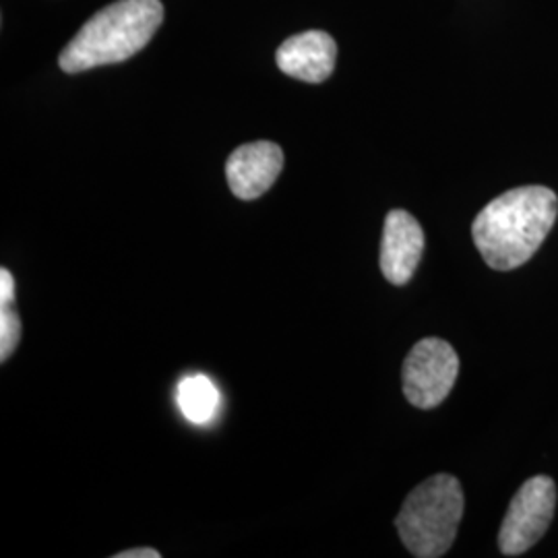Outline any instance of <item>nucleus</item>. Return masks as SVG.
<instances>
[{
  "mask_svg": "<svg viewBox=\"0 0 558 558\" xmlns=\"http://www.w3.org/2000/svg\"><path fill=\"white\" fill-rule=\"evenodd\" d=\"M558 216L548 186H518L490 201L472 223L482 259L497 271H513L534 257Z\"/></svg>",
  "mask_w": 558,
  "mask_h": 558,
  "instance_id": "nucleus-1",
  "label": "nucleus"
},
{
  "mask_svg": "<svg viewBox=\"0 0 558 558\" xmlns=\"http://www.w3.org/2000/svg\"><path fill=\"white\" fill-rule=\"evenodd\" d=\"M161 21L160 0H117L96 13L66 44L60 54V69L83 73L131 59L149 44Z\"/></svg>",
  "mask_w": 558,
  "mask_h": 558,
  "instance_id": "nucleus-2",
  "label": "nucleus"
},
{
  "mask_svg": "<svg viewBox=\"0 0 558 558\" xmlns=\"http://www.w3.org/2000/svg\"><path fill=\"white\" fill-rule=\"evenodd\" d=\"M463 515V490L458 478L437 474L418 484L403 502L396 527L403 546L418 558L447 555Z\"/></svg>",
  "mask_w": 558,
  "mask_h": 558,
  "instance_id": "nucleus-3",
  "label": "nucleus"
},
{
  "mask_svg": "<svg viewBox=\"0 0 558 558\" xmlns=\"http://www.w3.org/2000/svg\"><path fill=\"white\" fill-rule=\"evenodd\" d=\"M557 509V486L548 476H536L521 484L502 519L499 548L505 557L527 553L548 532Z\"/></svg>",
  "mask_w": 558,
  "mask_h": 558,
  "instance_id": "nucleus-4",
  "label": "nucleus"
},
{
  "mask_svg": "<svg viewBox=\"0 0 558 558\" xmlns=\"http://www.w3.org/2000/svg\"><path fill=\"white\" fill-rule=\"evenodd\" d=\"M458 375L453 345L445 339H422L403 362V396L420 410H433L451 393Z\"/></svg>",
  "mask_w": 558,
  "mask_h": 558,
  "instance_id": "nucleus-5",
  "label": "nucleus"
},
{
  "mask_svg": "<svg viewBox=\"0 0 558 558\" xmlns=\"http://www.w3.org/2000/svg\"><path fill=\"white\" fill-rule=\"evenodd\" d=\"M283 168V151L278 143L255 141L240 145L226 163V177L234 197L242 201L259 199Z\"/></svg>",
  "mask_w": 558,
  "mask_h": 558,
  "instance_id": "nucleus-6",
  "label": "nucleus"
},
{
  "mask_svg": "<svg viewBox=\"0 0 558 558\" xmlns=\"http://www.w3.org/2000/svg\"><path fill=\"white\" fill-rule=\"evenodd\" d=\"M424 230L412 214L403 209L387 214L380 242V271L389 283L405 286L412 279L424 253Z\"/></svg>",
  "mask_w": 558,
  "mask_h": 558,
  "instance_id": "nucleus-7",
  "label": "nucleus"
},
{
  "mask_svg": "<svg viewBox=\"0 0 558 558\" xmlns=\"http://www.w3.org/2000/svg\"><path fill=\"white\" fill-rule=\"evenodd\" d=\"M338 59V44L327 32H304L283 41L278 48L279 71L304 81L323 83L331 77Z\"/></svg>",
  "mask_w": 558,
  "mask_h": 558,
  "instance_id": "nucleus-8",
  "label": "nucleus"
},
{
  "mask_svg": "<svg viewBox=\"0 0 558 558\" xmlns=\"http://www.w3.org/2000/svg\"><path fill=\"white\" fill-rule=\"evenodd\" d=\"M177 401L184 418L193 424H207L218 416L221 396L209 377L191 375L180 380Z\"/></svg>",
  "mask_w": 558,
  "mask_h": 558,
  "instance_id": "nucleus-9",
  "label": "nucleus"
},
{
  "mask_svg": "<svg viewBox=\"0 0 558 558\" xmlns=\"http://www.w3.org/2000/svg\"><path fill=\"white\" fill-rule=\"evenodd\" d=\"M21 339L20 315L13 311V304H0V360L13 356Z\"/></svg>",
  "mask_w": 558,
  "mask_h": 558,
  "instance_id": "nucleus-10",
  "label": "nucleus"
},
{
  "mask_svg": "<svg viewBox=\"0 0 558 558\" xmlns=\"http://www.w3.org/2000/svg\"><path fill=\"white\" fill-rule=\"evenodd\" d=\"M15 302V279L9 269L0 271V304H13Z\"/></svg>",
  "mask_w": 558,
  "mask_h": 558,
  "instance_id": "nucleus-11",
  "label": "nucleus"
},
{
  "mask_svg": "<svg viewBox=\"0 0 558 558\" xmlns=\"http://www.w3.org/2000/svg\"><path fill=\"white\" fill-rule=\"evenodd\" d=\"M160 550L156 548H133V550H122L114 558H160Z\"/></svg>",
  "mask_w": 558,
  "mask_h": 558,
  "instance_id": "nucleus-12",
  "label": "nucleus"
}]
</instances>
